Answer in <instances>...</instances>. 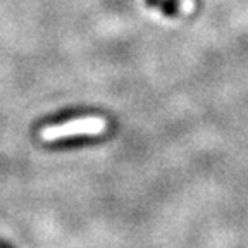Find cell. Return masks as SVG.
Here are the masks:
<instances>
[{
  "instance_id": "cell-1",
  "label": "cell",
  "mask_w": 248,
  "mask_h": 248,
  "mask_svg": "<svg viewBox=\"0 0 248 248\" xmlns=\"http://www.w3.org/2000/svg\"><path fill=\"white\" fill-rule=\"evenodd\" d=\"M107 129V123L102 117H79V119L66 121L57 126H48L42 129V140L45 141H57V140L71 138L78 135H102Z\"/></svg>"
}]
</instances>
